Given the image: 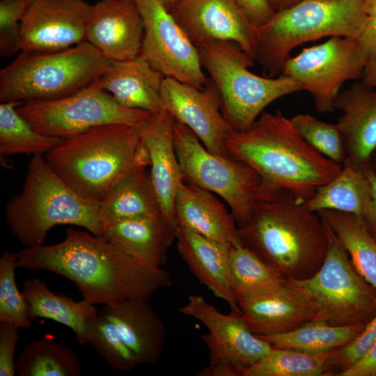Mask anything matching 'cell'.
Listing matches in <instances>:
<instances>
[{
    "mask_svg": "<svg viewBox=\"0 0 376 376\" xmlns=\"http://www.w3.org/2000/svg\"><path fill=\"white\" fill-rule=\"evenodd\" d=\"M17 253L18 267L65 277L93 304L148 300L172 285L171 273L164 268L139 260L101 236L73 228L59 243L25 247Z\"/></svg>",
    "mask_w": 376,
    "mask_h": 376,
    "instance_id": "6da1fadb",
    "label": "cell"
},
{
    "mask_svg": "<svg viewBox=\"0 0 376 376\" xmlns=\"http://www.w3.org/2000/svg\"><path fill=\"white\" fill-rule=\"evenodd\" d=\"M226 146L260 177V199L287 191L305 203L342 169L311 146L279 109L263 111L244 131H233Z\"/></svg>",
    "mask_w": 376,
    "mask_h": 376,
    "instance_id": "7a4b0ae2",
    "label": "cell"
},
{
    "mask_svg": "<svg viewBox=\"0 0 376 376\" xmlns=\"http://www.w3.org/2000/svg\"><path fill=\"white\" fill-rule=\"evenodd\" d=\"M238 228L242 244L286 279L312 276L329 244L320 217L287 191L258 200L248 224Z\"/></svg>",
    "mask_w": 376,
    "mask_h": 376,
    "instance_id": "3957f363",
    "label": "cell"
},
{
    "mask_svg": "<svg viewBox=\"0 0 376 376\" xmlns=\"http://www.w3.org/2000/svg\"><path fill=\"white\" fill-rule=\"evenodd\" d=\"M139 126L107 125L63 139L44 156L79 196L98 205L136 165H150Z\"/></svg>",
    "mask_w": 376,
    "mask_h": 376,
    "instance_id": "277c9868",
    "label": "cell"
},
{
    "mask_svg": "<svg viewBox=\"0 0 376 376\" xmlns=\"http://www.w3.org/2000/svg\"><path fill=\"white\" fill-rule=\"evenodd\" d=\"M7 223L25 247L42 245L55 226L83 227L102 236L98 205L76 194L52 169L44 155H35L27 169L22 191L6 207Z\"/></svg>",
    "mask_w": 376,
    "mask_h": 376,
    "instance_id": "5b68a950",
    "label": "cell"
},
{
    "mask_svg": "<svg viewBox=\"0 0 376 376\" xmlns=\"http://www.w3.org/2000/svg\"><path fill=\"white\" fill-rule=\"evenodd\" d=\"M368 16L363 0H301L257 28L255 60L274 77L297 46L324 37L357 38Z\"/></svg>",
    "mask_w": 376,
    "mask_h": 376,
    "instance_id": "8992f818",
    "label": "cell"
},
{
    "mask_svg": "<svg viewBox=\"0 0 376 376\" xmlns=\"http://www.w3.org/2000/svg\"><path fill=\"white\" fill-rule=\"evenodd\" d=\"M110 63L86 40L54 52L21 51L0 71V101L26 102L71 95L99 80Z\"/></svg>",
    "mask_w": 376,
    "mask_h": 376,
    "instance_id": "52a82bcc",
    "label": "cell"
},
{
    "mask_svg": "<svg viewBox=\"0 0 376 376\" xmlns=\"http://www.w3.org/2000/svg\"><path fill=\"white\" fill-rule=\"evenodd\" d=\"M196 47L202 67L218 93L222 113L234 131L247 130L272 102L303 91L289 76L251 72L249 68L254 61L233 42L212 40Z\"/></svg>",
    "mask_w": 376,
    "mask_h": 376,
    "instance_id": "ba28073f",
    "label": "cell"
},
{
    "mask_svg": "<svg viewBox=\"0 0 376 376\" xmlns=\"http://www.w3.org/2000/svg\"><path fill=\"white\" fill-rule=\"evenodd\" d=\"M325 226L329 244L321 267L308 279H287V283L311 304L314 320L365 326L376 315V290L357 272L335 234Z\"/></svg>",
    "mask_w": 376,
    "mask_h": 376,
    "instance_id": "9c48e42d",
    "label": "cell"
},
{
    "mask_svg": "<svg viewBox=\"0 0 376 376\" xmlns=\"http://www.w3.org/2000/svg\"><path fill=\"white\" fill-rule=\"evenodd\" d=\"M174 144L184 180L219 195L238 228L246 225L261 196V179L246 163L209 151L187 127L175 121Z\"/></svg>",
    "mask_w": 376,
    "mask_h": 376,
    "instance_id": "30bf717a",
    "label": "cell"
},
{
    "mask_svg": "<svg viewBox=\"0 0 376 376\" xmlns=\"http://www.w3.org/2000/svg\"><path fill=\"white\" fill-rule=\"evenodd\" d=\"M17 111L38 132L63 139L102 125L139 126L153 115L122 106L97 81L62 98L23 102Z\"/></svg>",
    "mask_w": 376,
    "mask_h": 376,
    "instance_id": "8fae6325",
    "label": "cell"
},
{
    "mask_svg": "<svg viewBox=\"0 0 376 376\" xmlns=\"http://www.w3.org/2000/svg\"><path fill=\"white\" fill-rule=\"evenodd\" d=\"M368 59L357 38L334 36L290 56L281 74L311 94L318 111L332 112L343 85L361 78Z\"/></svg>",
    "mask_w": 376,
    "mask_h": 376,
    "instance_id": "7c38bea8",
    "label": "cell"
},
{
    "mask_svg": "<svg viewBox=\"0 0 376 376\" xmlns=\"http://www.w3.org/2000/svg\"><path fill=\"white\" fill-rule=\"evenodd\" d=\"M134 1L143 22L140 55L166 77L204 88L209 79L198 49L171 13L158 0Z\"/></svg>",
    "mask_w": 376,
    "mask_h": 376,
    "instance_id": "4fadbf2b",
    "label": "cell"
},
{
    "mask_svg": "<svg viewBox=\"0 0 376 376\" xmlns=\"http://www.w3.org/2000/svg\"><path fill=\"white\" fill-rule=\"evenodd\" d=\"M185 315L199 320L207 329L201 337L209 351L210 363H225L244 371L274 348L249 328L241 312H220L201 295H191L178 308Z\"/></svg>",
    "mask_w": 376,
    "mask_h": 376,
    "instance_id": "5bb4252c",
    "label": "cell"
},
{
    "mask_svg": "<svg viewBox=\"0 0 376 376\" xmlns=\"http://www.w3.org/2000/svg\"><path fill=\"white\" fill-rule=\"evenodd\" d=\"M161 95L164 109L192 131L209 151L231 157L226 143L234 130L222 113L218 93L210 79L199 89L165 77Z\"/></svg>",
    "mask_w": 376,
    "mask_h": 376,
    "instance_id": "9a60e30c",
    "label": "cell"
},
{
    "mask_svg": "<svg viewBox=\"0 0 376 376\" xmlns=\"http://www.w3.org/2000/svg\"><path fill=\"white\" fill-rule=\"evenodd\" d=\"M92 6L84 0H31L21 20V51L54 52L86 41Z\"/></svg>",
    "mask_w": 376,
    "mask_h": 376,
    "instance_id": "2e32d148",
    "label": "cell"
},
{
    "mask_svg": "<svg viewBox=\"0 0 376 376\" xmlns=\"http://www.w3.org/2000/svg\"><path fill=\"white\" fill-rule=\"evenodd\" d=\"M170 13L196 47L230 41L255 61L257 27L236 0H182Z\"/></svg>",
    "mask_w": 376,
    "mask_h": 376,
    "instance_id": "e0dca14e",
    "label": "cell"
},
{
    "mask_svg": "<svg viewBox=\"0 0 376 376\" xmlns=\"http://www.w3.org/2000/svg\"><path fill=\"white\" fill-rule=\"evenodd\" d=\"M143 22L134 0H100L93 4L86 40L107 58L120 61L140 54Z\"/></svg>",
    "mask_w": 376,
    "mask_h": 376,
    "instance_id": "ac0fdd59",
    "label": "cell"
},
{
    "mask_svg": "<svg viewBox=\"0 0 376 376\" xmlns=\"http://www.w3.org/2000/svg\"><path fill=\"white\" fill-rule=\"evenodd\" d=\"M175 123V118L165 109L152 115L144 127L143 141L148 152L150 178L161 213L176 228L175 198L185 180L174 144Z\"/></svg>",
    "mask_w": 376,
    "mask_h": 376,
    "instance_id": "d6986e66",
    "label": "cell"
},
{
    "mask_svg": "<svg viewBox=\"0 0 376 376\" xmlns=\"http://www.w3.org/2000/svg\"><path fill=\"white\" fill-rule=\"evenodd\" d=\"M238 306L249 328L259 336L289 332L315 319L311 304L287 281L240 301Z\"/></svg>",
    "mask_w": 376,
    "mask_h": 376,
    "instance_id": "ffe728a7",
    "label": "cell"
},
{
    "mask_svg": "<svg viewBox=\"0 0 376 376\" xmlns=\"http://www.w3.org/2000/svg\"><path fill=\"white\" fill-rule=\"evenodd\" d=\"M335 108L343 113L337 124L347 158L361 168L370 164L376 150V88L356 82L338 94Z\"/></svg>",
    "mask_w": 376,
    "mask_h": 376,
    "instance_id": "44dd1931",
    "label": "cell"
},
{
    "mask_svg": "<svg viewBox=\"0 0 376 376\" xmlns=\"http://www.w3.org/2000/svg\"><path fill=\"white\" fill-rule=\"evenodd\" d=\"M174 210L177 226L227 245L242 244L231 212L206 189L184 180L176 193Z\"/></svg>",
    "mask_w": 376,
    "mask_h": 376,
    "instance_id": "7402d4cb",
    "label": "cell"
},
{
    "mask_svg": "<svg viewBox=\"0 0 376 376\" xmlns=\"http://www.w3.org/2000/svg\"><path fill=\"white\" fill-rule=\"evenodd\" d=\"M165 77L139 54L132 58L111 61L97 83L122 106L155 115L164 109L161 90Z\"/></svg>",
    "mask_w": 376,
    "mask_h": 376,
    "instance_id": "603a6c76",
    "label": "cell"
},
{
    "mask_svg": "<svg viewBox=\"0 0 376 376\" xmlns=\"http://www.w3.org/2000/svg\"><path fill=\"white\" fill-rule=\"evenodd\" d=\"M175 237L181 258L191 273L213 295L240 311L233 292L229 266L230 246L178 225Z\"/></svg>",
    "mask_w": 376,
    "mask_h": 376,
    "instance_id": "cb8c5ba5",
    "label": "cell"
},
{
    "mask_svg": "<svg viewBox=\"0 0 376 376\" xmlns=\"http://www.w3.org/2000/svg\"><path fill=\"white\" fill-rule=\"evenodd\" d=\"M98 313L113 323L139 365L152 364L159 359L165 345L166 331L148 300L103 306Z\"/></svg>",
    "mask_w": 376,
    "mask_h": 376,
    "instance_id": "d4e9b609",
    "label": "cell"
},
{
    "mask_svg": "<svg viewBox=\"0 0 376 376\" xmlns=\"http://www.w3.org/2000/svg\"><path fill=\"white\" fill-rule=\"evenodd\" d=\"M175 228L162 214L122 220L103 227L102 237L139 260L162 267Z\"/></svg>",
    "mask_w": 376,
    "mask_h": 376,
    "instance_id": "484cf974",
    "label": "cell"
},
{
    "mask_svg": "<svg viewBox=\"0 0 376 376\" xmlns=\"http://www.w3.org/2000/svg\"><path fill=\"white\" fill-rule=\"evenodd\" d=\"M136 165L98 204L103 225L161 213L150 173Z\"/></svg>",
    "mask_w": 376,
    "mask_h": 376,
    "instance_id": "4316f807",
    "label": "cell"
},
{
    "mask_svg": "<svg viewBox=\"0 0 376 376\" xmlns=\"http://www.w3.org/2000/svg\"><path fill=\"white\" fill-rule=\"evenodd\" d=\"M22 292L31 320L43 318L54 320L72 329L79 345L86 344L87 321L98 315L95 304L84 299L76 301L70 297L55 294L38 279L26 280Z\"/></svg>",
    "mask_w": 376,
    "mask_h": 376,
    "instance_id": "83f0119b",
    "label": "cell"
},
{
    "mask_svg": "<svg viewBox=\"0 0 376 376\" xmlns=\"http://www.w3.org/2000/svg\"><path fill=\"white\" fill-rule=\"evenodd\" d=\"M370 198L371 185L368 177L362 168L346 158L340 173L318 188L304 205L313 212L330 210L362 218Z\"/></svg>",
    "mask_w": 376,
    "mask_h": 376,
    "instance_id": "f1b7e54d",
    "label": "cell"
},
{
    "mask_svg": "<svg viewBox=\"0 0 376 376\" xmlns=\"http://www.w3.org/2000/svg\"><path fill=\"white\" fill-rule=\"evenodd\" d=\"M316 213L335 234L357 272L376 290V239L362 218L330 210Z\"/></svg>",
    "mask_w": 376,
    "mask_h": 376,
    "instance_id": "f546056e",
    "label": "cell"
},
{
    "mask_svg": "<svg viewBox=\"0 0 376 376\" xmlns=\"http://www.w3.org/2000/svg\"><path fill=\"white\" fill-rule=\"evenodd\" d=\"M364 327L336 326L320 320H311L289 332L258 336L275 349H291L321 354L348 344L361 333Z\"/></svg>",
    "mask_w": 376,
    "mask_h": 376,
    "instance_id": "4dcf8cb0",
    "label": "cell"
},
{
    "mask_svg": "<svg viewBox=\"0 0 376 376\" xmlns=\"http://www.w3.org/2000/svg\"><path fill=\"white\" fill-rule=\"evenodd\" d=\"M19 376H79L81 366L76 353L45 336L24 346L16 361Z\"/></svg>",
    "mask_w": 376,
    "mask_h": 376,
    "instance_id": "1f68e13d",
    "label": "cell"
},
{
    "mask_svg": "<svg viewBox=\"0 0 376 376\" xmlns=\"http://www.w3.org/2000/svg\"><path fill=\"white\" fill-rule=\"evenodd\" d=\"M336 350L312 354L291 349L274 348L249 367L243 376H330L337 375Z\"/></svg>",
    "mask_w": 376,
    "mask_h": 376,
    "instance_id": "d6a6232c",
    "label": "cell"
},
{
    "mask_svg": "<svg viewBox=\"0 0 376 376\" xmlns=\"http://www.w3.org/2000/svg\"><path fill=\"white\" fill-rule=\"evenodd\" d=\"M229 266L232 290L237 304L287 281L242 244L230 246Z\"/></svg>",
    "mask_w": 376,
    "mask_h": 376,
    "instance_id": "836d02e7",
    "label": "cell"
},
{
    "mask_svg": "<svg viewBox=\"0 0 376 376\" xmlns=\"http://www.w3.org/2000/svg\"><path fill=\"white\" fill-rule=\"evenodd\" d=\"M23 102L0 104V155H45L63 139L38 132L17 111Z\"/></svg>",
    "mask_w": 376,
    "mask_h": 376,
    "instance_id": "e575fe53",
    "label": "cell"
},
{
    "mask_svg": "<svg viewBox=\"0 0 376 376\" xmlns=\"http://www.w3.org/2000/svg\"><path fill=\"white\" fill-rule=\"evenodd\" d=\"M86 344L113 368L130 371L139 363L120 337L112 322L99 315L91 318L86 325Z\"/></svg>",
    "mask_w": 376,
    "mask_h": 376,
    "instance_id": "d590c367",
    "label": "cell"
},
{
    "mask_svg": "<svg viewBox=\"0 0 376 376\" xmlns=\"http://www.w3.org/2000/svg\"><path fill=\"white\" fill-rule=\"evenodd\" d=\"M17 253L5 251L0 258V322L29 328L31 320L27 303L15 281Z\"/></svg>",
    "mask_w": 376,
    "mask_h": 376,
    "instance_id": "8d00e7d4",
    "label": "cell"
},
{
    "mask_svg": "<svg viewBox=\"0 0 376 376\" xmlns=\"http://www.w3.org/2000/svg\"><path fill=\"white\" fill-rule=\"evenodd\" d=\"M290 120L302 138L315 150L331 161L343 164L347 153L337 123H328L308 114H298Z\"/></svg>",
    "mask_w": 376,
    "mask_h": 376,
    "instance_id": "74e56055",
    "label": "cell"
},
{
    "mask_svg": "<svg viewBox=\"0 0 376 376\" xmlns=\"http://www.w3.org/2000/svg\"><path fill=\"white\" fill-rule=\"evenodd\" d=\"M31 0H1L0 55L6 57L22 50L20 24Z\"/></svg>",
    "mask_w": 376,
    "mask_h": 376,
    "instance_id": "f35d334b",
    "label": "cell"
},
{
    "mask_svg": "<svg viewBox=\"0 0 376 376\" xmlns=\"http://www.w3.org/2000/svg\"><path fill=\"white\" fill-rule=\"evenodd\" d=\"M376 343V315L365 325L361 333L348 344L336 349L334 362L340 375L362 359Z\"/></svg>",
    "mask_w": 376,
    "mask_h": 376,
    "instance_id": "ab89813d",
    "label": "cell"
},
{
    "mask_svg": "<svg viewBox=\"0 0 376 376\" xmlns=\"http://www.w3.org/2000/svg\"><path fill=\"white\" fill-rule=\"evenodd\" d=\"M17 326L0 322V376H14L16 373L15 348L19 338Z\"/></svg>",
    "mask_w": 376,
    "mask_h": 376,
    "instance_id": "60d3db41",
    "label": "cell"
},
{
    "mask_svg": "<svg viewBox=\"0 0 376 376\" xmlns=\"http://www.w3.org/2000/svg\"><path fill=\"white\" fill-rule=\"evenodd\" d=\"M244 13L256 26L266 23L275 13L267 0H236Z\"/></svg>",
    "mask_w": 376,
    "mask_h": 376,
    "instance_id": "b9f144b4",
    "label": "cell"
},
{
    "mask_svg": "<svg viewBox=\"0 0 376 376\" xmlns=\"http://www.w3.org/2000/svg\"><path fill=\"white\" fill-rule=\"evenodd\" d=\"M371 185V198L362 219L366 228L376 239V172L370 164L362 167Z\"/></svg>",
    "mask_w": 376,
    "mask_h": 376,
    "instance_id": "7bdbcfd3",
    "label": "cell"
},
{
    "mask_svg": "<svg viewBox=\"0 0 376 376\" xmlns=\"http://www.w3.org/2000/svg\"><path fill=\"white\" fill-rule=\"evenodd\" d=\"M340 376H376V343L362 359Z\"/></svg>",
    "mask_w": 376,
    "mask_h": 376,
    "instance_id": "ee69618b",
    "label": "cell"
},
{
    "mask_svg": "<svg viewBox=\"0 0 376 376\" xmlns=\"http://www.w3.org/2000/svg\"><path fill=\"white\" fill-rule=\"evenodd\" d=\"M357 40L369 58L376 56V15L368 16Z\"/></svg>",
    "mask_w": 376,
    "mask_h": 376,
    "instance_id": "f6af8a7d",
    "label": "cell"
},
{
    "mask_svg": "<svg viewBox=\"0 0 376 376\" xmlns=\"http://www.w3.org/2000/svg\"><path fill=\"white\" fill-rule=\"evenodd\" d=\"M244 370L238 366L225 363H210L203 368L198 376H243Z\"/></svg>",
    "mask_w": 376,
    "mask_h": 376,
    "instance_id": "bcb514c9",
    "label": "cell"
},
{
    "mask_svg": "<svg viewBox=\"0 0 376 376\" xmlns=\"http://www.w3.org/2000/svg\"><path fill=\"white\" fill-rule=\"evenodd\" d=\"M361 79L363 84L376 88V56L368 59Z\"/></svg>",
    "mask_w": 376,
    "mask_h": 376,
    "instance_id": "7dc6e473",
    "label": "cell"
},
{
    "mask_svg": "<svg viewBox=\"0 0 376 376\" xmlns=\"http://www.w3.org/2000/svg\"><path fill=\"white\" fill-rule=\"evenodd\" d=\"M301 0H267L275 12L288 8Z\"/></svg>",
    "mask_w": 376,
    "mask_h": 376,
    "instance_id": "c3c4849f",
    "label": "cell"
},
{
    "mask_svg": "<svg viewBox=\"0 0 376 376\" xmlns=\"http://www.w3.org/2000/svg\"><path fill=\"white\" fill-rule=\"evenodd\" d=\"M363 8L368 15H375L376 0H363Z\"/></svg>",
    "mask_w": 376,
    "mask_h": 376,
    "instance_id": "681fc988",
    "label": "cell"
},
{
    "mask_svg": "<svg viewBox=\"0 0 376 376\" xmlns=\"http://www.w3.org/2000/svg\"><path fill=\"white\" fill-rule=\"evenodd\" d=\"M160 3L168 10H171L182 0H158Z\"/></svg>",
    "mask_w": 376,
    "mask_h": 376,
    "instance_id": "f907efd6",
    "label": "cell"
},
{
    "mask_svg": "<svg viewBox=\"0 0 376 376\" xmlns=\"http://www.w3.org/2000/svg\"><path fill=\"white\" fill-rule=\"evenodd\" d=\"M372 167L375 170V171L376 172V155H375V160H374V164H373V166H372Z\"/></svg>",
    "mask_w": 376,
    "mask_h": 376,
    "instance_id": "816d5d0a",
    "label": "cell"
}]
</instances>
